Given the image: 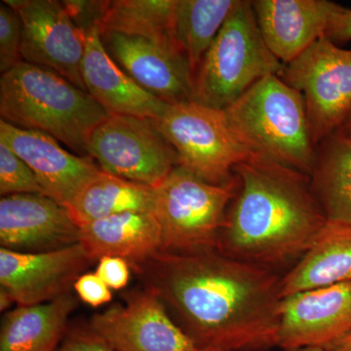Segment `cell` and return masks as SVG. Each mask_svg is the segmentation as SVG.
<instances>
[{
    "label": "cell",
    "mask_w": 351,
    "mask_h": 351,
    "mask_svg": "<svg viewBox=\"0 0 351 351\" xmlns=\"http://www.w3.org/2000/svg\"><path fill=\"white\" fill-rule=\"evenodd\" d=\"M23 29L15 9L2 1L0 4V73L12 69L22 62Z\"/></svg>",
    "instance_id": "obj_27"
},
{
    "label": "cell",
    "mask_w": 351,
    "mask_h": 351,
    "mask_svg": "<svg viewBox=\"0 0 351 351\" xmlns=\"http://www.w3.org/2000/svg\"><path fill=\"white\" fill-rule=\"evenodd\" d=\"M13 302H14L12 295L9 294L8 291L0 287V311H7Z\"/></svg>",
    "instance_id": "obj_33"
},
{
    "label": "cell",
    "mask_w": 351,
    "mask_h": 351,
    "mask_svg": "<svg viewBox=\"0 0 351 351\" xmlns=\"http://www.w3.org/2000/svg\"><path fill=\"white\" fill-rule=\"evenodd\" d=\"M104 172L156 189L179 166L177 154L152 119L108 115L87 145Z\"/></svg>",
    "instance_id": "obj_9"
},
{
    "label": "cell",
    "mask_w": 351,
    "mask_h": 351,
    "mask_svg": "<svg viewBox=\"0 0 351 351\" xmlns=\"http://www.w3.org/2000/svg\"><path fill=\"white\" fill-rule=\"evenodd\" d=\"M350 141H351V138H350Z\"/></svg>",
    "instance_id": "obj_37"
},
{
    "label": "cell",
    "mask_w": 351,
    "mask_h": 351,
    "mask_svg": "<svg viewBox=\"0 0 351 351\" xmlns=\"http://www.w3.org/2000/svg\"><path fill=\"white\" fill-rule=\"evenodd\" d=\"M313 195L328 221L351 225V141L337 133L323 142L311 173Z\"/></svg>",
    "instance_id": "obj_23"
},
{
    "label": "cell",
    "mask_w": 351,
    "mask_h": 351,
    "mask_svg": "<svg viewBox=\"0 0 351 351\" xmlns=\"http://www.w3.org/2000/svg\"><path fill=\"white\" fill-rule=\"evenodd\" d=\"M85 53L82 75L85 90L108 115L156 119L168 104L145 91L108 54L100 25L83 31Z\"/></svg>",
    "instance_id": "obj_18"
},
{
    "label": "cell",
    "mask_w": 351,
    "mask_h": 351,
    "mask_svg": "<svg viewBox=\"0 0 351 351\" xmlns=\"http://www.w3.org/2000/svg\"><path fill=\"white\" fill-rule=\"evenodd\" d=\"M326 36L331 40H351V9L343 7V10L332 20Z\"/></svg>",
    "instance_id": "obj_31"
},
{
    "label": "cell",
    "mask_w": 351,
    "mask_h": 351,
    "mask_svg": "<svg viewBox=\"0 0 351 351\" xmlns=\"http://www.w3.org/2000/svg\"><path fill=\"white\" fill-rule=\"evenodd\" d=\"M234 173L239 188L218 251L272 270L299 262L327 223L308 176L258 156Z\"/></svg>",
    "instance_id": "obj_2"
},
{
    "label": "cell",
    "mask_w": 351,
    "mask_h": 351,
    "mask_svg": "<svg viewBox=\"0 0 351 351\" xmlns=\"http://www.w3.org/2000/svg\"><path fill=\"white\" fill-rule=\"evenodd\" d=\"M280 77L306 101L313 144L337 133L351 115V49L323 36L284 64Z\"/></svg>",
    "instance_id": "obj_8"
},
{
    "label": "cell",
    "mask_w": 351,
    "mask_h": 351,
    "mask_svg": "<svg viewBox=\"0 0 351 351\" xmlns=\"http://www.w3.org/2000/svg\"><path fill=\"white\" fill-rule=\"evenodd\" d=\"M279 316L278 348H324L351 332V283L284 297Z\"/></svg>",
    "instance_id": "obj_14"
},
{
    "label": "cell",
    "mask_w": 351,
    "mask_h": 351,
    "mask_svg": "<svg viewBox=\"0 0 351 351\" xmlns=\"http://www.w3.org/2000/svg\"><path fill=\"white\" fill-rule=\"evenodd\" d=\"M156 189L98 171L66 205L73 221L82 226L125 212H154Z\"/></svg>",
    "instance_id": "obj_22"
},
{
    "label": "cell",
    "mask_w": 351,
    "mask_h": 351,
    "mask_svg": "<svg viewBox=\"0 0 351 351\" xmlns=\"http://www.w3.org/2000/svg\"><path fill=\"white\" fill-rule=\"evenodd\" d=\"M351 283V225L328 221L313 246L282 277V297Z\"/></svg>",
    "instance_id": "obj_20"
},
{
    "label": "cell",
    "mask_w": 351,
    "mask_h": 351,
    "mask_svg": "<svg viewBox=\"0 0 351 351\" xmlns=\"http://www.w3.org/2000/svg\"><path fill=\"white\" fill-rule=\"evenodd\" d=\"M25 193L46 195L27 164L0 141V195L2 197Z\"/></svg>",
    "instance_id": "obj_26"
},
{
    "label": "cell",
    "mask_w": 351,
    "mask_h": 351,
    "mask_svg": "<svg viewBox=\"0 0 351 351\" xmlns=\"http://www.w3.org/2000/svg\"><path fill=\"white\" fill-rule=\"evenodd\" d=\"M57 351H117L90 327H71Z\"/></svg>",
    "instance_id": "obj_29"
},
{
    "label": "cell",
    "mask_w": 351,
    "mask_h": 351,
    "mask_svg": "<svg viewBox=\"0 0 351 351\" xmlns=\"http://www.w3.org/2000/svg\"><path fill=\"white\" fill-rule=\"evenodd\" d=\"M237 176L225 184L203 181L178 166L156 189L154 214L160 253L218 250L219 235L237 195Z\"/></svg>",
    "instance_id": "obj_6"
},
{
    "label": "cell",
    "mask_w": 351,
    "mask_h": 351,
    "mask_svg": "<svg viewBox=\"0 0 351 351\" xmlns=\"http://www.w3.org/2000/svg\"><path fill=\"white\" fill-rule=\"evenodd\" d=\"M239 0H177L173 36L193 75Z\"/></svg>",
    "instance_id": "obj_24"
},
{
    "label": "cell",
    "mask_w": 351,
    "mask_h": 351,
    "mask_svg": "<svg viewBox=\"0 0 351 351\" xmlns=\"http://www.w3.org/2000/svg\"><path fill=\"white\" fill-rule=\"evenodd\" d=\"M91 263L80 243L43 253L0 248V287L19 306L44 304L71 293Z\"/></svg>",
    "instance_id": "obj_13"
},
{
    "label": "cell",
    "mask_w": 351,
    "mask_h": 351,
    "mask_svg": "<svg viewBox=\"0 0 351 351\" xmlns=\"http://www.w3.org/2000/svg\"><path fill=\"white\" fill-rule=\"evenodd\" d=\"M108 54L141 87L167 104L195 101V75L178 44L101 32Z\"/></svg>",
    "instance_id": "obj_12"
},
{
    "label": "cell",
    "mask_w": 351,
    "mask_h": 351,
    "mask_svg": "<svg viewBox=\"0 0 351 351\" xmlns=\"http://www.w3.org/2000/svg\"><path fill=\"white\" fill-rule=\"evenodd\" d=\"M283 66L263 40L252 2L239 0L196 71L193 100L226 110Z\"/></svg>",
    "instance_id": "obj_5"
},
{
    "label": "cell",
    "mask_w": 351,
    "mask_h": 351,
    "mask_svg": "<svg viewBox=\"0 0 351 351\" xmlns=\"http://www.w3.org/2000/svg\"><path fill=\"white\" fill-rule=\"evenodd\" d=\"M80 235L68 209L48 196L25 193L0 199L1 248L43 253L80 243Z\"/></svg>",
    "instance_id": "obj_15"
},
{
    "label": "cell",
    "mask_w": 351,
    "mask_h": 351,
    "mask_svg": "<svg viewBox=\"0 0 351 351\" xmlns=\"http://www.w3.org/2000/svg\"><path fill=\"white\" fill-rule=\"evenodd\" d=\"M196 351H221V350H212V348H204V350H199V348H198V350Z\"/></svg>",
    "instance_id": "obj_36"
},
{
    "label": "cell",
    "mask_w": 351,
    "mask_h": 351,
    "mask_svg": "<svg viewBox=\"0 0 351 351\" xmlns=\"http://www.w3.org/2000/svg\"><path fill=\"white\" fill-rule=\"evenodd\" d=\"M176 4L177 0L106 1L100 22L101 32H117L177 44L173 36Z\"/></svg>",
    "instance_id": "obj_25"
},
{
    "label": "cell",
    "mask_w": 351,
    "mask_h": 351,
    "mask_svg": "<svg viewBox=\"0 0 351 351\" xmlns=\"http://www.w3.org/2000/svg\"><path fill=\"white\" fill-rule=\"evenodd\" d=\"M76 295L84 304L99 307L112 301V289L97 276L96 272H87L78 277L73 285Z\"/></svg>",
    "instance_id": "obj_28"
},
{
    "label": "cell",
    "mask_w": 351,
    "mask_h": 351,
    "mask_svg": "<svg viewBox=\"0 0 351 351\" xmlns=\"http://www.w3.org/2000/svg\"><path fill=\"white\" fill-rule=\"evenodd\" d=\"M97 276L112 290L125 288L130 280V263L117 257H104L99 260Z\"/></svg>",
    "instance_id": "obj_30"
},
{
    "label": "cell",
    "mask_w": 351,
    "mask_h": 351,
    "mask_svg": "<svg viewBox=\"0 0 351 351\" xmlns=\"http://www.w3.org/2000/svg\"><path fill=\"white\" fill-rule=\"evenodd\" d=\"M225 112L235 135L253 156L311 175L317 154L306 101L280 75L255 83Z\"/></svg>",
    "instance_id": "obj_4"
},
{
    "label": "cell",
    "mask_w": 351,
    "mask_h": 351,
    "mask_svg": "<svg viewBox=\"0 0 351 351\" xmlns=\"http://www.w3.org/2000/svg\"><path fill=\"white\" fill-rule=\"evenodd\" d=\"M80 244L92 262L117 257L135 267L160 253L161 228L154 212H125L82 226Z\"/></svg>",
    "instance_id": "obj_19"
},
{
    "label": "cell",
    "mask_w": 351,
    "mask_h": 351,
    "mask_svg": "<svg viewBox=\"0 0 351 351\" xmlns=\"http://www.w3.org/2000/svg\"><path fill=\"white\" fill-rule=\"evenodd\" d=\"M133 269L199 350L277 346L283 297L276 270L218 250L158 253Z\"/></svg>",
    "instance_id": "obj_1"
},
{
    "label": "cell",
    "mask_w": 351,
    "mask_h": 351,
    "mask_svg": "<svg viewBox=\"0 0 351 351\" xmlns=\"http://www.w3.org/2000/svg\"><path fill=\"white\" fill-rule=\"evenodd\" d=\"M89 327L117 351L198 350L147 288L131 291L122 304L94 314Z\"/></svg>",
    "instance_id": "obj_11"
},
{
    "label": "cell",
    "mask_w": 351,
    "mask_h": 351,
    "mask_svg": "<svg viewBox=\"0 0 351 351\" xmlns=\"http://www.w3.org/2000/svg\"><path fill=\"white\" fill-rule=\"evenodd\" d=\"M77 304L71 293L34 306H19L2 318L0 351H57Z\"/></svg>",
    "instance_id": "obj_21"
},
{
    "label": "cell",
    "mask_w": 351,
    "mask_h": 351,
    "mask_svg": "<svg viewBox=\"0 0 351 351\" xmlns=\"http://www.w3.org/2000/svg\"><path fill=\"white\" fill-rule=\"evenodd\" d=\"M283 351H324L320 346H306V348H291V350H284Z\"/></svg>",
    "instance_id": "obj_35"
},
{
    "label": "cell",
    "mask_w": 351,
    "mask_h": 351,
    "mask_svg": "<svg viewBox=\"0 0 351 351\" xmlns=\"http://www.w3.org/2000/svg\"><path fill=\"white\" fill-rule=\"evenodd\" d=\"M338 133L345 136L346 138H351V115L348 117V119L346 120L345 124L341 127Z\"/></svg>",
    "instance_id": "obj_34"
},
{
    "label": "cell",
    "mask_w": 351,
    "mask_h": 351,
    "mask_svg": "<svg viewBox=\"0 0 351 351\" xmlns=\"http://www.w3.org/2000/svg\"><path fill=\"white\" fill-rule=\"evenodd\" d=\"M0 115L14 126L47 134L78 156L108 117L87 91L51 69L20 62L0 78Z\"/></svg>",
    "instance_id": "obj_3"
},
{
    "label": "cell",
    "mask_w": 351,
    "mask_h": 351,
    "mask_svg": "<svg viewBox=\"0 0 351 351\" xmlns=\"http://www.w3.org/2000/svg\"><path fill=\"white\" fill-rule=\"evenodd\" d=\"M152 121L174 149L180 167L209 184L232 182L235 167L253 156L235 135L225 110L196 101L168 104Z\"/></svg>",
    "instance_id": "obj_7"
},
{
    "label": "cell",
    "mask_w": 351,
    "mask_h": 351,
    "mask_svg": "<svg viewBox=\"0 0 351 351\" xmlns=\"http://www.w3.org/2000/svg\"><path fill=\"white\" fill-rule=\"evenodd\" d=\"M4 1L15 9L22 23L23 61L51 69L86 91L82 75L84 32L75 24L64 1Z\"/></svg>",
    "instance_id": "obj_10"
},
{
    "label": "cell",
    "mask_w": 351,
    "mask_h": 351,
    "mask_svg": "<svg viewBox=\"0 0 351 351\" xmlns=\"http://www.w3.org/2000/svg\"><path fill=\"white\" fill-rule=\"evenodd\" d=\"M324 351H351V332L323 348Z\"/></svg>",
    "instance_id": "obj_32"
},
{
    "label": "cell",
    "mask_w": 351,
    "mask_h": 351,
    "mask_svg": "<svg viewBox=\"0 0 351 351\" xmlns=\"http://www.w3.org/2000/svg\"><path fill=\"white\" fill-rule=\"evenodd\" d=\"M0 141L27 164L45 195L66 206L83 184L100 171L89 156H76L59 141L0 120Z\"/></svg>",
    "instance_id": "obj_16"
},
{
    "label": "cell",
    "mask_w": 351,
    "mask_h": 351,
    "mask_svg": "<svg viewBox=\"0 0 351 351\" xmlns=\"http://www.w3.org/2000/svg\"><path fill=\"white\" fill-rule=\"evenodd\" d=\"M261 34L269 49L283 64L299 57L326 36L343 6L328 0L251 1Z\"/></svg>",
    "instance_id": "obj_17"
}]
</instances>
